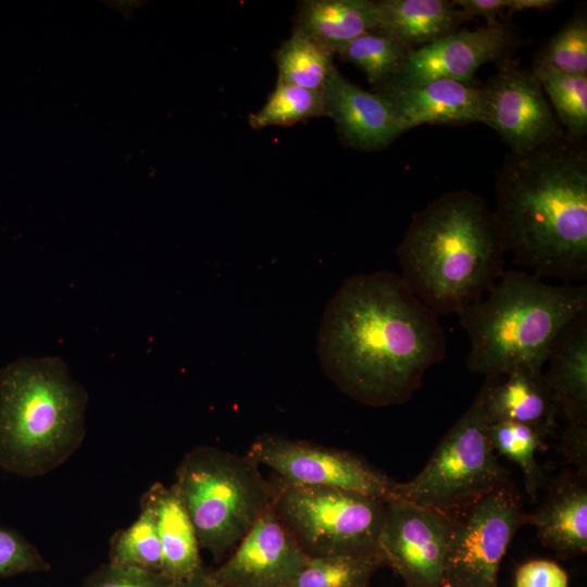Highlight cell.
I'll return each instance as SVG.
<instances>
[{
  "label": "cell",
  "mask_w": 587,
  "mask_h": 587,
  "mask_svg": "<svg viewBox=\"0 0 587 587\" xmlns=\"http://www.w3.org/2000/svg\"><path fill=\"white\" fill-rule=\"evenodd\" d=\"M317 355L346 395L372 405L409 400L446 355L438 315L391 271L348 277L327 303Z\"/></svg>",
  "instance_id": "obj_1"
},
{
  "label": "cell",
  "mask_w": 587,
  "mask_h": 587,
  "mask_svg": "<svg viewBox=\"0 0 587 587\" xmlns=\"http://www.w3.org/2000/svg\"><path fill=\"white\" fill-rule=\"evenodd\" d=\"M496 209L507 252L538 277L587 278V149L565 134L497 172Z\"/></svg>",
  "instance_id": "obj_2"
},
{
  "label": "cell",
  "mask_w": 587,
  "mask_h": 587,
  "mask_svg": "<svg viewBox=\"0 0 587 587\" xmlns=\"http://www.w3.org/2000/svg\"><path fill=\"white\" fill-rule=\"evenodd\" d=\"M505 253L495 211L469 190L447 191L414 213L397 248L400 276L438 316L482 299L504 272Z\"/></svg>",
  "instance_id": "obj_3"
},
{
  "label": "cell",
  "mask_w": 587,
  "mask_h": 587,
  "mask_svg": "<svg viewBox=\"0 0 587 587\" xmlns=\"http://www.w3.org/2000/svg\"><path fill=\"white\" fill-rule=\"evenodd\" d=\"M487 292L458 313L470 340L466 366L486 377L542 371L557 336L587 312V285H550L522 271H504Z\"/></svg>",
  "instance_id": "obj_4"
},
{
  "label": "cell",
  "mask_w": 587,
  "mask_h": 587,
  "mask_svg": "<svg viewBox=\"0 0 587 587\" xmlns=\"http://www.w3.org/2000/svg\"><path fill=\"white\" fill-rule=\"evenodd\" d=\"M88 395L59 357L21 358L0 371V466L43 476L82 446Z\"/></svg>",
  "instance_id": "obj_5"
},
{
  "label": "cell",
  "mask_w": 587,
  "mask_h": 587,
  "mask_svg": "<svg viewBox=\"0 0 587 587\" xmlns=\"http://www.w3.org/2000/svg\"><path fill=\"white\" fill-rule=\"evenodd\" d=\"M248 455L213 446L187 452L173 486L193 524L200 548L221 560L272 505L274 485Z\"/></svg>",
  "instance_id": "obj_6"
},
{
  "label": "cell",
  "mask_w": 587,
  "mask_h": 587,
  "mask_svg": "<svg viewBox=\"0 0 587 587\" xmlns=\"http://www.w3.org/2000/svg\"><path fill=\"white\" fill-rule=\"evenodd\" d=\"M480 394L446 433L422 471L396 482L390 500L458 515L486 494L511 484L489 438Z\"/></svg>",
  "instance_id": "obj_7"
},
{
  "label": "cell",
  "mask_w": 587,
  "mask_h": 587,
  "mask_svg": "<svg viewBox=\"0 0 587 587\" xmlns=\"http://www.w3.org/2000/svg\"><path fill=\"white\" fill-rule=\"evenodd\" d=\"M273 485V511L309 555L379 551L386 501L279 478Z\"/></svg>",
  "instance_id": "obj_8"
},
{
  "label": "cell",
  "mask_w": 587,
  "mask_h": 587,
  "mask_svg": "<svg viewBox=\"0 0 587 587\" xmlns=\"http://www.w3.org/2000/svg\"><path fill=\"white\" fill-rule=\"evenodd\" d=\"M525 517L512 484L486 494L455 515L444 587H499L502 559Z\"/></svg>",
  "instance_id": "obj_9"
},
{
  "label": "cell",
  "mask_w": 587,
  "mask_h": 587,
  "mask_svg": "<svg viewBox=\"0 0 587 587\" xmlns=\"http://www.w3.org/2000/svg\"><path fill=\"white\" fill-rule=\"evenodd\" d=\"M247 455L279 479L302 486L349 490L389 501L396 480L358 455L313 442L262 435Z\"/></svg>",
  "instance_id": "obj_10"
},
{
  "label": "cell",
  "mask_w": 587,
  "mask_h": 587,
  "mask_svg": "<svg viewBox=\"0 0 587 587\" xmlns=\"http://www.w3.org/2000/svg\"><path fill=\"white\" fill-rule=\"evenodd\" d=\"M455 516L413 503L386 502L378 550L404 587H444Z\"/></svg>",
  "instance_id": "obj_11"
},
{
  "label": "cell",
  "mask_w": 587,
  "mask_h": 587,
  "mask_svg": "<svg viewBox=\"0 0 587 587\" xmlns=\"http://www.w3.org/2000/svg\"><path fill=\"white\" fill-rule=\"evenodd\" d=\"M480 89L482 123L497 132L511 152H529L566 134L535 75L512 59L499 64Z\"/></svg>",
  "instance_id": "obj_12"
},
{
  "label": "cell",
  "mask_w": 587,
  "mask_h": 587,
  "mask_svg": "<svg viewBox=\"0 0 587 587\" xmlns=\"http://www.w3.org/2000/svg\"><path fill=\"white\" fill-rule=\"evenodd\" d=\"M517 32L507 22L474 30L460 29L438 41L412 50L398 73L374 88H398L435 79L475 85L476 71L487 62L511 60L520 43Z\"/></svg>",
  "instance_id": "obj_13"
},
{
  "label": "cell",
  "mask_w": 587,
  "mask_h": 587,
  "mask_svg": "<svg viewBox=\"0 0 587 587\" xmlns=\"http://www.w3.org/2000/svg\"><path fill=\"white\" fill-rule=\"evenodd\" d=\"M310 555L271 508L209 576L226 587H287Z\"/></svg>",
  "instance_id": "obj_14"
},
{
  "label": "cell",
  "mask_w": 587,
  "mask_h": 587,
  "mask_svg": "<svg viewBox=\"0 0 587 587\" xmlns=\"http://www.w3.org/2000/svg\"><path fill=\"white\" fill-rule=\"evenodd\" d=\"M324 113L336 124L342 142L360 151L389 146L404 133L390 103L347 79L335 66L323 88Z\"/></svg>",
  "instance_id": "obj_15"
},
{
  "label": "cell",
  "mask_w": 587,
  "mask_h": 587,
  "mask_svg": "<svg viewBox=\"0 0 587 587\" xmlns=\"http://www.w3.org/2000/svg\"><path fill=\"white\" fill-rule=\"evenodd\" d=\"M390 103L407 132L421 124L465 125L483 122L482 89L452 79L374 89Z\"/></svg>",
  "instance_id": "obj_16"
},
{
  "label": "cell",
  "mask_w": 587,
  "mask_h": 587,
  "mask_svg": "<svg viewBox=\"0 0 587 587\" xmlns=\"http://www.w3.org/2000/svg\"><path fill=\"white\" fill-rule=\"evenodd\" d=\"M585 475L566 473L550 486L544 501L525 525H533L541 545L560 558L587 551V485Z\"/></svg>",
  "instance_id": "obj_17"
},
{
  "label": "cell",
  "mask_w": 587,
  "mask_h": 587,
  "mask_svg": "<svg viewBox=\"0 0 587 587\" xmlns=\"http://www.w3.org/2000/svg\"><path fill=\"white\" fill-rule=\"evenodd\" d=\"M478 392L490 423H521L546 436L555 427L559 409L542 371L517 367L502 376L486 377Z\"/></svg>",
  "instance_id": "obj_18"
},
{
  "label": "cell",
  "mask_w": 587,
  "mask_h": 587,
  "mask_svg": "<svg viewBox=\"0 0 587 587\" xmlns=\"http://www.w3.org/2000/svg\"><path fill=\"white\" fill-rule=\"evenodd\" d=\"M544 379L567 425L587 426V312L554 339Z\"/></svg>",
  "instance_id": "obj_19"
},
{
  "label": "cell",
  "mask_w": 587,
  "mask_h": 587,
  "mask_svg": "<svg viewBox=\"0 0 587 587\" xmlns=\"http://www.w3.org/2000/svg\"><path fill=\"white\" fill-rule=\"evenodd\" d=\"M141 501L153 511L162 547V571L172 583L188 579L203 570L193 524L175 487L153 484Z\"/></svg>",
  "instance_id": "obj_20"
},
{
  "label": "cell",
  "mask_w": 587,
  "mask_h": 587,
  "mask_svg": "<svg viewBox=\"0 0 587 587\" xmlns=\"http://www.w3.org/2000/svg\"><path fill=\"white\" fill-rule=\"evenodd\" d=\"M379 24L377 1L304 0L299 3L294 33L335 52Z\"/></svg>",
  "instance_id": "obj_21"
},
{
  "label": "cell",
  "mask_w": 587,
  "mask_h": 587,
  "mask_svg": "<svg viewBox=\"0 0 587 587\" xmlns=\"http://www.w3.org/2000/svg\"><path fill=\"white\" fill-rule=\"evenodd\" d=\"M378 29L417 49L458 30L470 20L449 0H380Z\"/></svg>",
  "instance_id": "obj_22"
},
{
  "label": "cell",
  "mask_w": 587,
  "mask_h": 587,
  "mask_svg": "<svg viewBox=\"0 0 587 587\" xmlns=\"http://www.w3.org/2000/svg\"><path fill=\"white\" fill-rule=\"evenodd\" d=\"M383 565L379 551L310 555L287 587H370Z\"/></svg>",
  "instance_id": "obj_23"
},
{
  "label": "cell",
  "mask_w": 587,
  "mask_h": 587,
  "mask_svg": "<svg viewBox=\"0 0 587 587\" xmlns=\"http://www.w3.org/2000/svg\"><path fill=\"white\" fill-rule=\"evenodd\" d=\"M412 48L375 28L363 33L336 51L341 60L361 68L377 88L389 82L405 62Z\"/></svg>",
  "instance_id": "obj_24"
},
{
  "label": "cell",
  "mask_w": 587,
  "mask_h": 587,
  "mask_svg": "<svg viewBox=\"0 0 587 587\" xmlns=\"http://www.w3.org/2000/svg\"><path fill=\"white\" fill-rule=\"evenodd\" d=\"M334 57L329 48L292 32L276 52L277 83L323 90Z\"/></svg>",
  "instance_id": "obj_25"
},
{
  "label": "cell",
  "mask_w": 587,
  "mask_h": 587,
  "mask_svg": "<svg viewBox=\"0 0 587 587\" xmlns=\"http://www.w3.org/2000/svg\"><path fill=\"white\" fill-rule=\"evenodd\" d=\"M544 91L549 96L555 116L574 138L587 135V75H572L546 65H533Z\"/></svg>",
  "instance_id": "obj_26"
},
{
  "label": "cell",
  "mask_w": 587,
  "mask_h": 587,
  "mask_svg": "<svg viewBox=\"0 0 587 587\" xmlns=\"http://www.w3.org/2000/svg\"><path fill=\"white\" fill-rule=\"evenodd\" d=\"M545 437L538 429L521 423L489 424V438L494 450L520 467L530 499L537 498L545 483L544 472L536 460V452L545 446Z\"/></svg>",
  "instance_id": "obj_27"
},
{
  "label": "cell",
  "mask_w": 587,
  "mask_h": 587,
  "mask_svg": "<svg viewBox=\"0 0 587 587\" xmlns=\"http://www.w3.org/2000/svg\"><path fill=\"white\" fill-rule=\"evenodd\" d=\"M109 562L115 565L162 571V547L152 509L140 501L138 517L111 539Z\"/></svg>",
  "instance_id": "obj_28"
},
{
  "label": "cell",
  "mask_w": 587,
  "mask_h": 587,
  "mask_svg": "<svg viewBox=\"0 0 587 587\" xmlns=\"http://www.w3.org/2000/svg\"><path fill=\"white\" fill-rule=\"evenodd\" d=\"M325 116L323 90L276 84L264 105L250 114L255 129L270 126H290L310 118Z\"/></svg>",
  "instance_id": "obj_29"
},
{
  "label": "cell",
  "mask_w": 587,
  "mask_h": 587,
  "mask_svg": "<svg viewBox=\"0 0 587 587\" xmlns=\"http://www.w3.org/2000/svg\"><path fill=\"white\" fill-rule=\"evenodd\" d=\"M533 65L572 75H587V15L575 12L538 50Z\"/></svg>",
  "instance_id": "obj_30"
},
{
  "label": "cell",
  "mask_w": 587,
  "mask_h": 587,
  "mask_svg": "<svg viewBox=\"0 0 587 587\" xmlns=\"http://www.w3.org/2000/svg\"><path fill=\"white\" fill-rule=\"evenodd\" d=\"M49 570V562L34 545L17 532L0 526V577Z\"/></svg>",
  "instance_id": "obj_31"
},
{
  "label": "cell",
  "mask_w": 587,
  "mask_h": 587,
  "mask_svg": "<svg viewBox=\"0 0 587 587\" xmlns=\"http://www.w3.org/2000/svg\"><path fill=\"white\" fill-rule=\"evenodd\" d=\"M80 587H172V582L161 572L108 562L92 571Z\"/></svg>",
  "instance_id": "obj_32"
},
{
  "label": "cell",
  "mask_w": 587,
  "mask_h": 587,
  "mask_svg": "<svg viewBox=\"0 0 587 587\" xmlns=\"http://www.w3.org/2000/svg\"><path fill=\"white\" fill-rule=\"evenodd\" d=\"M567 572L548 559H532L514 573V587H569Z\"/></svg>",
  "instance_id": "obj_33"
},
{
  "label": "cell",
  "mask_w": 587,
  "mask_h": 587,
  "mask_svg": "<svg viewBox=\"0 0 587 587\" xmlns=\"http://www.w3.org/2000/svg\"><path fill=\"white\" fill-rule=\"evenodd\" d=\"M561 446L565 457L576 466V472L587 476V426L567 425Z\"/></svg>",
  "instance_id": "obj_34"
},
{
  "label": "cell",
  "mask_w": 587,
  "mask_h": 587,
  "mask_svg": "<svg viewBox=\"0 0 587 587\" xmlns=\"http://www.w3.org/2000/svg\"><path fill=\"white\" fill-rule=\"evenodd\" d=\"M453 3L463 12L465 16L484 17L487 25H495L499 21L497 17L504 13L508 0H452Z\"/></svg>",
  "instance_id": "obj_35"
},
{
  "label": "cell",
  "mask_w": 587,
  "mask_h": 587,
  "mask_svg": "<svg viewBox=\"0 0 587 587\" xmlns=\"http://www.w3.org/2000/svg\"><path fill=\"white\" fill-rule=\"evenodd\" d=\"M560 2L555 0H508L505 9L507 17L524 10H550Z\"/></svg>",
  "instance_id": "obj_36"
},
{
  "label": "cell",
  "mask_w": 587,
  "mask_h": 587,
  "mask_svg": "<svg viewBox=\"0 0 587 587\" xmlns=\"http://www.w3.org/2000/svg\"><path fill=\"white\" fill-rule=\"evenodd\" d=\"M172 587H226L223 586L215 580H213L209 576V572L207 570H203L199 574L176 583H172Z\"/></svg>",
  "instance_id": "obj_37"
}]
</instances>
